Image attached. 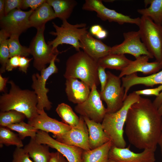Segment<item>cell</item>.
Returning a JSON list of instances; mask_svg holds the SVG:
<instances>
[{
	"label": "cell",
	"instance_id": "13",
	"mask_svg": "<svg viewBox=\"0 0 162 162\" xmlns=\"http://www.w3.org/2000/svg\"><path fill=\"white\" fill-rule=\"evenodd\" d=\"M82 9L95 12L97 16L103 21L115 22L120 25L128 23L135 24L138 26L140 21V17L132 18L129 16L107 8L103 4L101 0H86L83 5Z\"/></svg>",
	"mask_w": 162,
	"mask_h": 162
},
{
	"label": "cell",
	"instance_id": "19",
	"mask_svg": "<svg viewBox=\"0 0 162 162\" xmlns=\"http://www.w3.org/2000/svg\"><path fill=\"white\" fill-rule=\"evenodd\" d=\"M80 42L83 51L97 61L110 54L111 48L101 40L94 38L88 32L81 36Z\"/></svg>",
	"mask_w": 162,
	"mask_h": 162
},
{
	"label": "cell",
	"instance_id": "2",
	"mask_svg": "<svg viewBox=\"0 0 162 162\" xmlns=\"http://www.w3.org/2000/svg\"><path fill=\"white\" fill-rule=\"evenodd\" d=\"M8 82L10 85L9 92L0 96V112L16 110L24 114L28 121L37 116L38 99L34 91L22 89L12 80Z\"/></svg>",
	"mask_w": 162,
	"mask_h": 162
},
{
	"label": "cell",
	"instance_id": "26",
	"mask_svg": "<svg viewBox=\"0 0 162 162\" xmlns=\"http://www.w3.org/2000/svg\"><path fill=\"white\" fill-rule=\"evenodd\" d=\"M132 61L124 54H109L98 59V65L104 68L120 70L127 67Z\"/></svg>",
	"mask_w": 162,
	"mask_h": 162
},
{
	"label": "cell",
	"instance_id": "34",
	"mask_svg": "<svg viewBox=\"0 0 162 162\" xmlns=\"http://www.w3.org/2000/svg\"><path fill=\"white\" fill-rule=\"evenodd\" d=\"M7 34L3 30L0 31V74L6 71L7 63L10 58V54L8 44Z\"/></svg>",
	"mask_w": 162,
	"mask_h": 162
},
{
	"label": "cell",
	"instance_id": "45",
	"mask_svg": "<svg viewBox=\"0 0 162 162\" xmlns=\"http://www.w3.org/2000/svg\"><path fill=\"white\" fill-rule=\"evenodd\" d=\"M5 16L4 0H0V19Z\"/></svg>",
	"mask_w": 162,
	"mask_h": 162
},
{
	"label": "cell",
	"instance_id": "15",
	"mask_svg": "<svg viewBox=\"0 0 162 162\" xmlns=\"http://www.w3.org/2000/svg\"><path fill=\"white\" fill-rule=\"evenodd\" d=\"M87 125L80 116L78 124L68 131L59 136L54 137L56 140L65 144L80 148L84 150H91Z\"/></svg>",
	"mask_w": 162,
	"mask_h": 162
},
{
	"label": "cell",
	"instance_id": "1",
	"mask_svg": "<svg viewBox=\"0 0 162 162\" xmlns=\"http://www.w3.org/2000/svg\"><path fill=\"white\" fill-rule=\"evenodd\" d=\"M162 124V116L153 102L140 97L128 110L124 132L129 142L136 148L155 152Z\"/></svg>",
	"mask_w": 162,
	"mask_h": 162
},
{
	"label": "cell",
	"instance_id": "44",
	"mask_svg": "<svg viewBox=\"0 0 162 162\" xmlns=\"http://www.w3.org/2000/svg\"><path fill=\"white\" fill-rule=\"evenodd\" d=\"M102 27L99 25H96L92 26L90 29V33L92 35L96 36L102 29Z\"/></svg>",
	"mask_w": 162,
	"mask_h": 162
},
{
	"label": "cell",
	"instance_id": "42",
	"mask_svg": "<svg viewBox=\"0 0 162 162\" xmlns=\"http://www.w3.org/2000/svg\"><path fill=\"white\" fill-rule=\"evenodd\" d=\"M49 162H69L65 157L58 151L51 152Z\"/></svg>",
	"mask_w": 162,
	"mask_h": 162
},
{
	"label": "cell",
	"instance_id": "7",
	"mask_svg": "<svg viewBox=\"0 0 162 162\" xmlns=\"http://www.w3.org/2000/svg\"><path fill=\"white\" fill-rule=\"evenodd\" d=\"M45 26L37 29L28 47L30 55L33 57L34 67L40 71L46 68V65L51 62L60 52L58 50H54L47 44L44 37Z\"/></svg>",
	"mask_w": 162,
	"mask_h": 162
},
{
	"label": "cell",
	"instance_id": "6",
	"mask_svg": "<svg viewBox=\"0 0 162 162\" xmlns=\"http://www.w3.org/2000/svg\"><path fill=\"white\" fill-rule=\"evenodd\" d=\"M138 26L142 41L156 61L160 62L162 60V26L142 16Z\"/></svg>",
	"mask_w": 162,
	"mask_h": 162
},
{
	"label": "cell",
	"instance_id": "12",
	"mask_svg": "<svg viewBox=\"0 0 162 162\" xmlns=\"http://www.w3.org/2000/svg\"><path fill=\"white\" fill-rule=\"evenodd\" d=\"M123 35L124 41L121 44L111 47L110 54H128L133 55L136 58L143 55L148 56L150 58H154L141 41L138 31L124 32Z\"/></svg>",
	"mask_w": 162,
	"mask_h": 162
},
{
	"label": "cell",
	"instance_id": "33",
	"mask_svg": "<svg viewBox=\"0 0 162 162\" xmlns=\"http://www.w3.org/2000/svg\"><path fill=\"white\" fill-rule=\"evenodd\" d=\"M26 118L23 113L11 110L0 112V125L6 127L10 124H16L23 121Z\"/></svg>",
	"mask_w": 162,
	"mask_h": 162
},
{
	"label": "cell",
	"instance_id": "43",
	"mask_svg": "<svg viewBox=\"0 0 162 162\" xmlns=\"http://www.w3.org/2000/svg\"><path fill=\"white\" fill-rule=\"evenodd\" d=\"M8 77H3L1 74H0V92H4L6 84L8 82Z\"/></svg>",
	"mask_w": 162,
	"mask_h": 162
},
{
	"label": "cell",
	"instance_id": "40",
	"mask_svg": "<svg viewBox=\"0 0 162 162\" xmlns=\"http://www.w3.org/2000/svg\"><path fill=\"white\" fill-rule=\"evenodd\" d=\"M20 56H15L10 58L6 65V70L12 71L14 69L19 67Z\"/></svg>",
	"mask_w": 162,
	"mask_h": 162
},
{
	"label": "cell",
	"instance_id": "8",
	"mask_svg": "<svg viewBox=\"0 0 162 162\" xmlns=\"http://www.w3.org/2000/svg\"><path fill=\"white\" fill-rule=\"evenodd\" d=\"M56 61L59 62V59L58 58L53 59L47 67L40 71V74L38 73H34L32 76V87L37 96V108L38 110H42L45 109L49 111L52 107V103L49 100L47 95L50 90L46 86L49 77L58 71V68L55 63Z\"/></svg>",
	"mask_w": 162,
	"mask_h": 162
},
{
	"label": "cell",
	"instance_id": "36",
	"mask_svg": "<svg viewBox=\"0 0 162 162\" xmlns=\"http://www.w3.org/2000/svg\"><path fill=\"white\" fill-rule=\"evenodd\" d=\"M5 16L13 10L22 8V0H4Z\"/></svg>",
	"mask_w": 162,
	"mask_h": 162
},
{
	"label": "cell",
	"instance_id": "20",
	"mask_svg": "<svg viewBox=\"0 0 162 162\" xmlns=\"http://www.w3.org/2000/svg\"><path fill=\"white\" fill-rule=\"evenodd\" d=\"M150 58L148 56H141L132 61L129 64L121 71L118 76L120 78L138 72H142L145 75L156 73L161 69L160 62L155 61L148 62Z\"/></svg>",
	"mask_w": 162,
	"mask_h": 162
},
{
	"label": "cell",
	"instance_id": "27",
	"mask_svg": "<svg viewBox=\"0 0 162 162\" xmlns=\"http://www.w3.org/2000/svg\"><path fill=\"white\" fill-rule=\"evenodd\" d=\"M46 2L53 8L56 17L62 21L70 17L77 4L74 0H47Z\"/></svg>",
	"mask_w": 162,
	"mask_h": 162
},
{
	"label": "cell",
	"instance_id": "31",
	"mask_svg": "<svg viewBox=\"0 0 162 162\" xmlns=\"http://www.w3.org/2000/svg\"><path fill=\"white\" fill-rule=\"evenodd\" d=\"M19 38V36L13 35L8 39L10 58L15 56L27 57L30 55L29 48L21 45Z\"/></svg>",
	"mask_w": 162,
	"mask_h": 162
},
{
	"label": "cell",
	"instance_id": "9",
	"mask_svg": "<svg viewBox=\"0 0 162 162\" xmlns=\"http://www.w3.org/2000/svg\"><path fill=\"white\" fill-rule=\"evenodd\" d=\"M107 80L104 90L99 92L101 98L106 105L107 113L120 110L123 105L124 90L121 78L110 71L106 72Z\"/></svg>",
	"mask_w": 162,
	"mask_h": 162
},
{
	"label": "cell",
	"instance_id": "46",
	"mask_svg": "<svg viewBox=\"0 0 162 162\" xmlns=\"http://www.w3.org/2000/svg\"><path fill=\"white\" fill-rule=\"evenodd\" d=\"M107 35V33L106 31L103 29L96 36L98 39H101L106 37Z\"/></svg>",
	"mask_w": 162,
	"mask_h": 162
},
{
	"label": "cell",
	"instance_id": "17",
	"mask_svg": "<svg viewBox=\"0 0 162 162\" xmlns=\"http://www.w3.org/2000/svg\"><path fill=\"white\" fill-rule=\"evenodd\" d=\"M38 111V115L32 120L28 121V123L38 130L52 133L54 137L62 135L73 127L50 117L44 110Z\"/></svg>",
	"mask_w": 162,
	"mask_h": 162
},
{
	"label": "cell",
	"instance_id": "30",
	"mask_svg": "<svg viewBox=\"0 0 162 162\" xmlns=\"http://www.w3.org/2000/svg\"><path fill=\"white\" fill-rule=\"evenodd\" d=\"M6 127L0 126V146L3 145L7 146L14 145L17 147L22 148L24 146L22 140L18 134L12 131Z\"/></svg>",
	"mask_w": 162,
	"mask_h": 162
},
{
	"label": "cell",
	"instance_id": "18",
	"mask_svg": "<svg viewBox=\"0 0 162 162\" xmlns=\"http://www.w3.org/2000/svg\"><path fill=\"white\" fill-rule=\"evenodd\" d=\"M130 146L128 147L119 148L113 145L109 154V159L116 162H154V151L144 149L140 153H136L131 151Z\"/></svg>",
	"mask_w": 162,
	"mask_h": 162
},
{
	"label": "cell",
	"instance_id": "37",
	"mask_svg": "<svg viewBox=\"0 0 162 162\" xmlns=\"http://www.w3.org/2000/svg\"><path fill=\"white\" fill-rule=\"evenodd\" d=\"M46 2V0H22L21 9H25L30 8L34 10Z\"/></svg>",
	"mask_w": 162,
	"mask_h": 162
},
{
	"label": "cell",
	"instance_id": "11",
	"mask_svg": "<svg viewBox=\"0 0 162 162\" xmlns=\"http://www.w3.org/2000/svg\"><path fill=\"white\" fill-rule=\"evenodd\" d=\"M34 10L25 11L16 9L0 19V26L8 37L19 36L30 28L29 18Z\"/></svg>",
	"mask_w": 162,
	"mask_h": 162
},
{
	"label": "cell",
	"instance_id": "23",
	"mask_svg": "<svg viewBox=\"0 0 162 162\" xmlns=\"http://www.w3.org/2000/svg\"><path fill=\"white\" fill-rule=\"evenodd\" d=\"M56 17L52 8L46 2L34 10L29 18L30 27L37 29L45 26L47 22Z\"/></svg>",
	"mask_w": 162,
	"mask_h": 162
},
{
	"label": "cell",
	"instance_id": "14",
	"mask_svg": "<svg viewBox=\"0 0 162 162\" xmlns=\"http://www.w3.org/2000/svg\"><path fill=\"white\" fill-rule=\"evenodd\" d=\"M38 143L47 145L63 154L69 162H83L84 150L78 147L61 142L42 130H38L35 138Z\"/></svg>",
	"mask_w": 162,
	"mask_h": 162
},
{
	"label": "cell",
	"instance_id": "3",
	"mask_svg": "<svg viewBox=\"0 0 162 162\" xmlns=\"http://www.w3.org/2000/svg\"><path fill=\"white\" fill-rule=\"evenodd\" d=\"M98 67L97 61L83 51H80L67 60L64 76L66 79H79L88 85L91 89L94 85L97 87L100 84Z\"/></svg>",
	"mask_w": 162,
	"mask_h": 162
},
{
	"label": "cell",
	"instance_id": "49",
	"mask_svg": "<svg viewBox=\"0 0 162 162\" xmlns=\"http://www.w3.org/2000/svg\"><path fill=\"white\" fill-rule=\"evenodd\" d=\"M108 162H116L112 160L109 159Z\"/></svg>",
	"mask_w": 162,
	"mask_h": 162
},
{
	"label": "cell",
	"instance_id": "50",
	"mask_svg": "<svg viewBox=\"0 0 162 162\" xmlns=\"http://www.w3.org/2000/svg\"><path fill=\"white\" fill-rule=\"evenodd\" d=\"M160 65L161 68V69L162 70V60L161 62H160Z\"/></svg>",
	"mask_w": 162,
	"mask_h": 162
},
{
	"label": "cell",
	"instance_id": "16",
	"mask_svg": "<svg viewBox=\"0 0 162 162\" xmlns=\"http://www.w3.org/2000/svg\"><path fill=\"white\" fill-rule=\"evenodd\" d=\"M122 86L124 90V100L127 96L128 92L132 86L141 84L146 86L153 87L155 85H162V70L158 72L145 76H139L136 73L127 75L121 78ZM153 103L157 109L162 103V91L156 97Z\"/></svg>",
	"mask_w": 162,
	"mask_h": 162
},
{
	"label": "cell",
	"instance_id": "22",
	"mask_svg": "<svg viewBox=\"0 0 162 162\" xmlns=\"http://www.w3.org/2000/svg\"><path fill=\"white\" fill-rule=\"evenodd\" d=\"M82 117L88 128L91 150L97 148L110 140L104 131L101 123L86 117Z\"/></svg>",
	"mask_w": 162,
	"mask_h": 162
},
{
	"label": "cell",
	"instance_id": "4",
	"mask_svg": "<svg viewBox=\"0 0 162 162\" xmlns=\"http://www.w3.org/2000/svg\"><path fill=\"white\" fill-rule=\"evenodd\" d=\"M140 97L134 91L127 95L120 110L116 112L106 114L101 124L113 146L119 148L125 147L126 143L124 137V128L128 111L131 105L138 101Z\"/></svg>",
	"mask_w": 162,
	"mask_h": 162
},
{
	"label": "cell",
	"instance_id": "29",
	"mask_svg": "<svg viewBox=\"0 0 162 162\" xmlns=\"http://www.w3.org/2000/svg\"><path fill=\"white\" fill-rule=\"evenodd\" d=\"M56 112L61 118L62 122L72 127L76 126L80 121L79 117L73 111L72 108L64 103L58 105Z\"/></svg>",
	"mask_w": 162,
	"mask_h": 162
},
{
	"label": "cell",
	"instance_id": "38",
	"mask_svg": "<svg viewBox=\"0 0 162 162\" xmlns=\"http://www.w3.org/2000/svg\"><path fill=\"white\" fill-rule=\"evenodd\" d=\"M105 69L104 67L98 65V75L101 86L100 92L104 90L107 81L108 76L106 72H105Z\"/></svg>",
	"mask_w": 162,
	"mask_h": 162
},
{
	"label": "cell",
	"instance_id": "47",
	"mask_svg": "<svg viewBox=\"0 0 162 162\" xmlns=\"http://www.w3.org/2000/svg\"><path fill=\"white\" fill-rule=\"evenodd\" d=\"M158 144L159 145L160 148L161 154L162 157V124L161 126V133L158 140Z\"/></svg>",
	"mask_w": 162,
	"mask_h": 162
},
{
	"label": "cell",
	"instance_id": "48",
	"mask_svg": "<svg viewBox=\"0 0 162 162\" xmlns=\"http://www.w3.org/2000/svg\"><path fill=\"white\" fill-rule=\"evenodd\" d=\"M158 111L159 113L162 116V103L158 109Z\"/></svg>",
	"mask_w": 162,
	"mask_h": 162
},
{
	"label": "cell",
	"instance_id": "28",
	"mask_svg": "<svg viewBox=\"0 0 162 162\" xmlns=\"http://www.w3.org/2000/svg\"><path fill=\"white\" fill-rule=\"evenodd\" d=\"M146 6H150L145 8L138 9L137 12L142 16L148 17L156 24L162 26V0H144Z\"/></svg>",
	"mask_w": 162,
	"mask_h": 162
},
{
	"label": "cell",
	"instance_id": "25",
	"mask_svg": "<svg viewBox=\"0 0 162 162\" xmlns=\"http://www.w3.org/2000/svg\"><path fill=\"white\" fill-rule=\"evenodd\" d=\"M113 145L110 140L102 146L89 150H84L83 162H108L110 151Z\"/></svg>",
	"mask_w": 162,
	"mask_h": 162
},
{
	"label": "cell",
	"instance_id": "32",
	"mask_svg": "<svg viewBox=\"0 0 162 162\" xmlns=\"http://www.w3.org/2000/svg\"><path fill=\"white\" fill-rule=\"evenodd\" d=\"M6 127L11 130L17 132L22 140L28 136L30 137L31 138L35 139L38 131L34 127L24 121L17 123L10 124Z\"/></svg>",
	"mask_w": 162,
	"mask_h": 162
},
{
	"label": "cell",
	"instance_id": "41",
	"mask_svg": "<svg viewBox=\"0 0 162 162\" xmlns=\"http://www.w3.org/2000/svg\"><path fill=\"white\" fill-rule=\"evenodd\" d=\"M33 58H29L25 56H20L19 66V70L22 72L26 74L29 63Z\"/></svg>",
	"mask_w": 162,
	"mask_h": 162
},
{
	"label": "cell",
	"instance_id": "21",
	"mask_svg": "<svg viewBox=\"0 0 162 162\" xmlns=\"http://www.w3.org/2000/svg\"><path fill=\"white\" fill-rule=\"evenodd\" d=\"M65 92L69 101L78 104L84 101L91 92L89 86L84 82L74 78L66 79Z\"/></svg>",
	"mask_w": 162,
	"mask_h": 162
},
{
	"label": "cell",
	"instance_id": "5",
	"mask_svg": "<svg viewBox=\"0 0 162 162\" xmlns=\"http://www.w3.org/2000/svg\"><path fill=\"white\" fill-rule=\"evenodd\" d=\"M60 26L52 22V25L55 32H51L50 34L56 36L52 40L49 41L47 44L51 46L54 50H57L58 46L63 44L72 45L77 52L80 51L81 46L80 40L81 36L86 33L88 27L84 23L72 25L67 20L62 21Z\"/></svg>",
	"mask_w": 162,
	"mask_h": 162
},
{
	"label": "cell",
	"instance_id": "35",
	"mask_svg": "<svg viewBox=\"0 0 162 162\" xmlns=\"http://www.w3.org/2000/svg\"><path fill=\"white\" fill-rule=\"evenodd\" d=\"M30 158L23 148L16 147L13 153L12 162H34Z\"/></svg>",
	"mask_w": 162,
	"mask_h": 162
},
{
	"label": "cell",
	"instance_id": "10",
	"mask_svg": "<svg viewBox=\"0 0 162 162\" xmlns=\"http://www.w3.org/2000/svg\"><path fill=\"white\" fill-rule=\"evenodd\" d=\"M74 110L81 116L101 123L107 110L95 85L92 87L88 98L82 103L77 104Z\"/></svg>",
	"mask_w": 162,
	"mask_h": 162
},
{
	"label": "cell",
	"instance_id": "24",
	"mask_svg": "<svg viewBox=\"0 0 162 162\" xmlns=\"http://www.w3.org/2000/svg\"><path fill=\"white\" fill-rule=\"evenodd\" d=\"M49 147L47 145L38 143L35 139L31 138L23 148L34 162H49L51 154Z\"/></svg>",
	"mask_w": 162,
	"mask_h": 162
},
{
	"label": "cell",
	"instance_id": "39",
	"mask_svg": "<svg viewBox=\"0 0 162 162\" xmlns=\"http://www.w3.org/2000/svg\"><path fill=\"white\" fill-rule=\"evenodd\" d=\"M162 91V85H160L157 87L150 89H147L135 91L136 94L139 95H154L156 97L158 96Z\"/></svg>",
	"mask_w": 162,
	"mask_h": 162
}]
</instances>
